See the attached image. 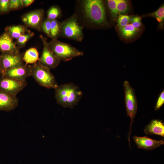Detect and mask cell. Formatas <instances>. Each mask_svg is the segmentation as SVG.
Listing matches in <instances>:
<instances>
[{
	"instance_id": "obj_32",
	"label": "cell",
	"mask_w": 164,
	"mask_h": 164,
	"mask_svg": "<svg viewBox=\"0 0 164 164\" xmlns=\"http://www.w3.org/2000/svg\"><path fill=\"white\" fill-rule=\"evenodd\" d=\"M2 71H1L0 67V78L2 76Z\"/></svg>"
},
{
	"instance_id": "obj_7",
	"label": "cell",
	"mask_w": 164,
	"mask_h": 164,
	"mask_svg": "<svg viewBox=\"0 0 164 164\" xmlns=\"http://www.w3.org/2000/svg\"><path fill=\"white\" fill-rule=\"evenodd\" d=\"M40 37L43 43V48L41 56L38 62L50 69L55 68L58 66L60 60L51 49L46 38L42 35Z\"/></svg>"
},
{
	"instance_id": "obj_18",
	"label": "cell",
	"mask_w": 164,
	"mask_h": 164,
	"mask_svg": "<svg viewBox=\"0 0 164 164\" xmlns=\"http://www.w3.org/2000/svg\"><path fill=\"white\" fill-rule=\"evenodd\" d=\"M6 32L13 39H17L21 36L30 32L26 27L22 25L12 26L6 28Z\"/></svg>"
},
{
	"instance_id": "obj_28",
	"label": "cell",
	"mask_w": 164,
	"mask_h": 164,
	"mask_svg": "<svg viewBox=\"0 0 164 164\" xmlns=\"http://www.w3.org/2000/svg\"><path fill=\"white\" fill-rule=\"evenodd\" d=\"M164 103V90L160 94L157 99L154 109L155 111L158 110Z\"/></svg>"
},
{
	"instance_id": "obj_11",
	"label": "cell",
	"mask_w": 164,
	"mask_h": 164,
	"mask_svg": "<svg viewBox=\"0 0 164 164\" xmlns=\"http://www.w3.org/2000/svg\"><path fill=\"white\" fill-rule=\"evenodd\" d=\"M44 13L42 9L30 12L23 16L22 21L26 26L39 30L43 23Z\"/></svg>"
},
{
	"instance_id": "obj_9",
	"label": "cell",
	"mask_w": 164,
	"mask_h": 164,
	"mask_svg": "<svg viewBox=\"0 0 164 164\" xmlns=\"http://www.w3.org/2000/svg\"><path fill=\"white\" fill-rule=\"evenodd\" d=\"M31 66L22 64L5 70L2 73V76L15 80L25 81L31 75Z\"/></svg>"
},
{
	"instance_id": "obj_10",
	"label": "cell",
	"mask_w": 164,
	"mask_h": 164,
	"mask_svg": "<svg viewBox=\"0 0 164 164\" xmlns=\"http://www.w3.org/2000/svg\"><path fill=\"white\" fill-rule=\"evenodd\" d=\"M22 56L21 53H3L0 55V67L2 73L13 67L23 64Z\"/></svg>"
},
{
	"instance_id": "obj_25",
	"label": "cell",
	"mask_w": 164,
	"mask_h": 164,
	"mask_svg": "<svg viewBox=\"0 0 164 164\" xmlns=\"http://www.w3.org/2000/svg\"><path fill=\"white\" fill-rule=\"evenodd\" d=\"M130 16L126 15L120 14L117 19V26L118 27H124L129 23Z\"/></svg>"
},
{
	"instance_id": "obj_17",
	"label": "cell",
	"mask_w": 164,
	"mask_h": 164,
	"mask_svg": "<svg viewBox=\"0 0 164 164\" xmlns=\"http://www.w3.org/2000/svg\"><path fill=\"white\" fill-rule=\"evenodd\" d=\"M22 60L26 65L35 64L39 60V53L35 48H31L27 50L22 56Z\"/></svg>"
},
{
	"instance_id": "obj_29",
	"label": "cell",
	"mask_w": 164,
	"mask_h": 164,
	"mask_svg": "<svg viewBox=\"0 0 164 164\" xmlns=\"http://www.w3.org/2000/svg\"><path fill=\"white\" fill-rule=\"evenodd\" d=\"M9 0H0V12H5L9 10Z\"/></svg>"
},
{
	"instance_id": "obj_16",
	"label": "cell",
	"mask_w": 164,
	"mask_h": 164,
	"mask_svg": "<svg viewBox=\"0 0 164 164\" xmlns=\"http://www.w3.org/2000/svg\"><path fill=\"white\" fill-rule=\"evenodd\" d=\"M118 30L123 37L131 39L138 35L140 29L134 28L131 24H128L124 27H118Z\"/></svg>"
},
{
	"instance_id": "obj_19",
	"label": "cell",
	"mask_w": 164,
	"mask_h": 164,
	"mask_svg": "<svg viewBox=\"0 0 164 164\" xmlns=\"http://www.w3.org/2000/svg\"><path fill=\"white\" fill-rule=\"evenodd\" d=\"M147 16L155 18L159 23L160 27L162 28L164 20V4L155 12L148 14Z\"/></svg>"
},
{
	"instance_id": "obj_20",
	"label": "cell",
	"mask_w": 164,
	"mask_h": 164,
	"mask_svg": "<svg viewBox=\"0 0 164 164\" xmlns=\"http://www.w3.org/2000/svg\"><path fill=\"white\" fill-rule=\"evenodd\" d=\"M60 23L56 19L51 20L50 37L53 39H57L60 35Z\"/></svg>"
},
{
	"instance_id": "obj_22",
	"label": "cell",
	"mask_w": 164,
	"mask_h": 164,
	"mask_svg": "<svg viewBox=\"0 0 164 164\" xmlns=\"http://www.w3.org/2000/svg\"><path fill=\"white\" fill-rule=\"evenodd\" d=\"M117 9L118 14L125 15L128 11L129 6L127 1L117 0Z\"/></svg>"
},
{
	"instance_id": "obj_31",
	"label": "cell",
	"mask_w": 164,
	"mask_h": 164,
	"mask_svg": "<svg viewBox=\"0 0 164 164\" xmlns=\"http://www.w3.org/2000/svg\"><path fill=\"white\" fill-rule=\"evenodd\" d=\"M34 1L33 0H22L24 6H28L31 5Z\"/></svg>"
},
{
	"instance_id": "obj_23",
	"label": "cell",
	"mask_w": 164,
	"mask_h": 164,
	"mask_svg": "<svg viewBox=\"0 0 164 164\" xmlns=\"http://www.w3.org/2000/svg\"><path fill=\"white\" fill-rule=\"evenodd\" d=\"M61 14L60 9L56 6H53L48 10L47 12L48 19L53 20L56 19Z\"/></svg>"
},
{
	"instance_id": "obj_15",
	"label": "cell",
	"mask_w": 164,
	"mask_h": 164,
	"mask_svg": "<svg viewBox=\"0 0 164 164\" xmlns=\"http://www.w3.org/2000/svg\"><path fill=\"white\" fill-rule=\"evenodd\" d=\"M144 130L147 135H156L164 137L163 121L160 120H152L145 126Z\"/></svg>"
},
{
	"instance_id": "obj_6",
	"label": "cell",
	"mask_w": 164,
	"mask_h": 164,
	"mask_svg": "<svg viewBox=\"0 0 164 164\" xmlns=\"http://www.w3.org/2000/svg\"><path fill=\"white\" fill-rule=\"evenodd\" d=\"M125 95V101L127 115L131 119L130 130L128 135V139L130 145V135L131 133L132 127L134 122V119L135 117L138 109V101L135 94V90L130 85L127 80L124 81L123 84Z\"/></svg>"
},
{
	"instance_id": "obj_21",
	"label": "cell",
	"mask_w": 164,
	"mask_h": 164,
	"mask_svg": "<svg viewBox=\"0 0 164 164\" xmlns=\"http://www.w3.org/2000/svg\"><path fill=\"white\" fill-rule=\"evenodd\" d=\"M107 5L111 18L115 21L118 14L117 9V0H108Z\"/></svg>"
},
{
	"instance_id": "obj_12",
	"label": "cell",
	"mask_w": 164,
	"mask_h": 164,
	"mask_svg": "<svg viewBox=\"0 0 164 164\" xmlns=\"http://www.w3.org/2000/svg\"><path fill=\"white\" fill-rule=\"evenodd\" d=\"M133 140L138 149L152 150L164 144L163 140H156L147 136L138 137L135 136Z\"/></svg>"
},
{
	"instance_id": "obj_24",
	"label": "cell",
	"mask_w": 164,
	"mask_h": 164,
	"mask_svg": "<svg viewBox=\"0 0 164 164\" xmlns=\"http://www.w3.org/2000/svg\"><path fill=\"white\" fill-rule=\"evenodd\" d=\"M34 36V33L30 32L27 34H23L17 39V43L20 46L25 45L27 41Z\"/></svg>"
},
{
	"instance_id": "obj_8",
	"label": "cell",
	"mask_w": 164,
	"mask_h": 164,
	"mask_svg": "<svg viewBox=\"0 0 164 164\" xmlns=\"http://www.w3.org/2000/svg\"><path fill=\"white\" fill-rule=\"evenodd\" d=\"M26 81H21L2 76L0 78V91L16 96L26 86Z\"/></svg>"
},
{
	"instance_id": "obj_14",
	"label": "cell",
	"mask_w": 164,
	"mask_h": 164,
	"mask_svg": "<svg viewBox=\"0 0 164 164\" xmlns=\"http://www.w3.org/2000/svg\"><path fill=\"white\" fill-rule=\"evenodd\" d=\"M18 99L0 91V111H9L14 110L18 104Z\"/></svg>"
},
{
	"instance_id": "obj_5",
	"label": "cell",
	"mask_w": 164,
	"mask_h": 164,
	"mask_svg": "<svg viewBox=\"0 0 164 164\" xmlns=\"http://www.w3.org/2000/svg\"><path fill=\"white\" fill-rule=\"evenodd\" d=\"M31 75L41 86L48 89H55L58 86L49 69L37 62L31 66Z\"/></svg>"
},
{
	"instance_id": "obj_4",
	"label": "cell",
	"mask_w": 164,
	"mask_h": 164,
	"mask_svg": "<svg viewBox=\"0 0 164 164\" xmlns=\"http://www.w3.org/2000/svg\"><path fill=\"white\" fill-rule=\"evenodd\" d=\"M49 44L51 50L60 60L68 61L74 57L83 55V52L57 39H52Z\"/></svg>"
},
{
	"instance_id": "obj_3",
	"label": "cell",
	"mask_w": 164,
	"mask_h": 164,
	"mask_svg": "<svg viewBox=\"0 0 164 164\" xmlns=\"http://www.w3.org/2000/svg\"><path fill=\"white\" fill-rule=\"evenodd\" d=\"M60 35L68 39L81 42L84 38L83 27L78 21L75 14L60 23Z\"/></svg>"
},
{
	"instance_id": "obj_13",
	"label": "cell",
	"mask_w": 164,
	"mask_h": 164,
	"mask_svg": "<svg viewBox=\"0 0 164 164\" xmlns=\"http://www.w3.org/2000/svg\"><path fill=\"white\" fill-rule=\"evenodd\" d=\"M0 50L3 53H20L19 48L12 39L7 32L0 36Z\"/></svg>"
},
{
	"instance_id": "obj_27",
	"label": "cell",
	"mask_w": 164,
	"mask_h": 164,
	"mask_svg": "<svg viewBox=\"0 0 164 164\" xmlns=\"http://www.w3.org/2000/svg\"><path fill=\"white\" fill-rule=\"evenodd\" d=\"M51 20L47 19L42 23L41 28L45 33L50 37V30Z\"/></svg>"
},
{
	"instance_id": "obj_1",
	"label": "cell",
	"mask_w": 164,
	"mask_h": 164,
	"mask_svg": "<svg viewBox=\"0 0 164 164\" xmlns=\"http://www.w3.org/2000/svg\"><path fill=\"white\" fill-rule=\"evenodd\" d=\"M55 89L57 102L64 108H73L78 104L83 95L79 87L72 83L58 86Z\"/></svg>"
},
{
	"instance_id": "obj_30",
	"label": "cell",
	"mask_w": 164,
	"mask_h": 164,
	"mask_svg": "<svg viewBox=\"0 0 164 164\" xmlns=\"http://www.w3.org/2000/svg\"><path fill=\"white\" fill-rule=\"evenodd\" d=\"M132 25L135 28L139 29L142 26L141 18L139 16H133Z\"/></svg>"
},
{
	"instance_id": "obj_26",
	"label": "cell",
	"mask_w": 164,
	"mask_h": 164,
	"mask_svg": "<svg viewBox=\"0 0 164 164\" xmlns=\"http://www.w3.org/2000/svg\"><path fill=\"white\" fill-rule=\"evenodd\" d=\"M23 6L22 0H11L9 1V10H15L21 8Z\"/></svg>"
},
{
	"instance_id": "obj_2",
	"label": "cell",
	"mask_w": 164,
	"mask_h": 164,
	"mask_svg": "<svg viewBox=\"0 0 164 164\" xmlns=\"http://www.w3.org/2000/svg\"><path fill=\"white\" fill-rule=\"evenodd\" d=\"M82 6L84 17L90 22L99 26L107 24L105 8L102 0H83Z\"/></svg>"
}]
</instances>
